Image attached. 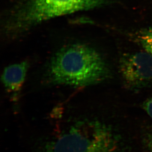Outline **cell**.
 I'll return each mask as SVG.
<instances>
[{
  "label": "cell",
  "instance_id": "obj_1",
  "mask_svg": "<svg viewBox=\"0 0 152 152\" xmlns=\"http://www.w3.org/2000/svg\"><path fill=\"white\" fill-rule=\"evenodd\" d=\"M110 76L106 61L96 49L83 43L64 46L49 62L48 76L55 85L84 87L97 84Z\"/></svg>",
  "mask_w": 152,
  "mask_h": 152
},
{
  "label": "cell",
  "instance_id": "obj_7",
  "mask_svg": "<svg viewBox=\"0 0 152 152\" xmlns=\"http://www.w3.org/2000/svg\"><path fill=\"white\" fill-rule=\"evenodd\" d=\"M143 108L152 119V97L147 99L143 104Z\"/></svg>",
  "mask_w": 152,
  "mask_h": 152
},
{
  "label": "cell",
  "instance_id": "obj_9",
  "mask_svg": "<svg viewBox=\"0 0 152 152\" xmlns=\"http://www.w3.org/2000/svg\"><path fill=\"white\" fill-rule=\"evenodd\" d=\"M151 135H152V134H151Z\"/></svg>",
  "mask_w": 152,
  "mask_h": 152
},
{
  "label": "cell",
  "instance_id": "obj_2",
  "mask_svg": "<svg viewBox=\"0 0 152 152\" xmlns=\"http://www.w3.org/2000/svg\"><path fill=\"white\" fill-rule=\"evenodd\" d=\"M121 1L15 0L4 15L3 32L9 39H16L49 20L106 7Z\"/></svg>",
  "mask_w": 152,
  "mask_h": 152
},
{
  "label": "cell",
  "instance_id": "obj_8",
  "mask_svg": "<svg viewBox=\"0 0 152 152\" xmlns=\"http://www.w3.org/2000/svg\"><path fill=\"white\" fill-rule=\"evenodd\" d=\"M148 152H152V135H150L147 144Z\"/></svg>",
  "mask_w": 152,
  "mask_h": 152
},
{
  "label": "cell",
  "instance_id": "obj_5",
  "mask_svg": "<svg viewBox=\"0 0 152 152\" xmlns=\"http://www.w3.org/2000/svg\"><path fill=\"white\" fill-rule=\"evenodd\" d=\"M29 68V63L23 61L9 65L3 71L1 82L13 100L18 98Z\"/></svg>",
  "mask_w": 152,
  "mask_h": 152
},
{
  "label": "cell",
  "instance_id": "obj_4",
  "mask_svg": "<svg viewBox=\"0 0 152 152\" xmlns=\"http://www.w3.org/2000/svg\"><path fill=\"white\" fill-rule=\"evenodd\" d=\"M120 70L126 87L142 89L152 81V55L146 51L125 55L120 61Z\"/></svg>",
  "mask_w": 152,
  "mask_h": 152
},
{
  "label": "cell",
  "instance_id": "obj_3",
  "mask_svg": "<svg viewBox=\"0 0 152 152\" xmlns=\"http://www.w3.org/2000/svg\"><path fill=\"white\" fill-rule=\"evenodd\" d=\"M120 139L110 126L86 119L75 122L45 145L42 152H117Z\"/></svg>",
  "mask_w": 152,
  "mask_h": 152
},
{
  "label": "cell",
  "instance_id": "obj_6",
  "mask_svg": "<svg viewBox=\"0 0 152 152\" xmlns=\"http://www.w3.org/2000/svg\"><path fill=\"white\" fill-rule=\"evenodd\" d=\"M139 39L145 50L152 55V29L142 32L139 36Z\"/></svg>",
  "mask_w": 152,
  "mask_h": 152
}]
</instances>
